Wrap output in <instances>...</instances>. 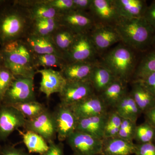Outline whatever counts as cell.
I'll list each match as a JSON object with an SVG mask.
<instances>
[{
  "mask_svg": "<svg viewBox=\"0 0 155 155\" xmlns=\"http://www.w3.org/2000/svg\"><path fill=\"white\" fill-rule=\"evenodd\" d=\"M135 80L140 82L148 91L155 97V72L150 73Z\"/></svg>",
  "mask_w": 155,
  "mask_h": 155,
  "instance_id": "cell-38",
  "label": "cell"
},
{
  "mask_svg": "<svg viewBox=\"0 0 155 155\" xmlns=\"http://www.w3.org/2000/svg\"><path fill=\"white\" fill-rule=\"evenodd\" d=\"M3 65L16 76L34 78L37 69L33 54L23 39L18 40L1 47Z\"/></svg>",
  "mask_w": 155,
  "mask_h": 155,
  "instance_id": "cell-3",
  "label": "cell"
},
{
  "mask_svg": "<svg viewBox=\"0 0 155 155\" xmlns=\"http://www.w3.org/2000/svg\"><path fill=\"white\" fill-rule=\"evenodd\" d=\"M31 52L35 54H54L62 56L52 40L51 37H44L28 34L23 39Z\"/></svg>",
  "mask_w": 155,
  "mask_h": 155,
  "instance_id": "cell-22",
  "label": "cell"
},
{
  "mask_svg": "<svg viewBox=\"0 0 155 155\" xmlns=\"http://www.w3.org/2000/svg\"><path fill=\"white\" fill-rule=\"evenodd\" d=\"M12 106L19 110L27 119L35 118L47 109L44 105L36 101L21 103Z\"/></svg>",
  "mask_w": 155,
  "mask_h": 155,
  "instance_id": "cell-31",
  "label": "cell"
},
{
  "mask_svg": "<svg viewBox=\"0 0 155 155\" xmlns=\"http://www.w3.org/2000/svg\"><path fill=\"white\" fill-rule=\"evenodd\" d=\"M0 155H31L22 149L17 147L13 145L2 146L0 149Z\"/></svg>",
  "mask_w": 155,
  "mask_h": 155,
  "instance_id": "cell-40",
  "label": "cell"
},
{
  "mask_svg": "<svg viewBox=\"0 0 155 155\" xmlns=\"http://www.w3.org/2000/svg\"><path fill=\"white\" fill-rule=\"evenodd\" d=\"M155 139V129L148 122H145L137 125L134 140L137 144L154 142Z\"/></svg>",
  "mask_w": 155,
  "mask_h": 155,
  "instance_id": "cell-33",
  "label": "cell"
},
{
  "mask_svg": "<svg viewBox=\"0 0 155 155\" xmlns=\"http://www.w3.org/2000/svg\"><path fill=\"white\" fill-rule=\"evenodd\" d=\"M23 128L25 130H31L38 134L48 142L54 141L57 137L54 114L48 109L35 118L26 119Z\"/></svg>",
  "mask_w": 155,
  "mask_h": 155,
  "instance_id": "cell-10",
  "label": "cell"
},
{
  "mask_svg": "<svg viewBox=\"0 0 155 155\" xmlns=\"http://www.w3.org/2000/svg\"><path fill=\"white\" fill-rule=\"evenodd\" d=\"M126 83L116 78L105 90L99 94L107 107L115 108L127 93Z\"/></svg>",
  "mask_w": 155,
  "mask_h": 155,
  "instance_id": "cell-25",
  "label": "cell"
},
{
  "mask_svg": "<svg viewBox=\"0 0 155 155\" xmlns=\"http://www.w3.org/2000/svg\"><path fill=\"white\" fill-rule=\"evenodd\" d=\"M116 79L111 71L101 62L98 61L92 71L89 81L94 91L100 94Z\"/></svg>",
  "mask_w": 155,
  "mask_h": 155,
  "instance_id": "cell-23",
  "label": "cell"
},
{
  "mask_svg": "<svg viewBox=\"0 0 155 155\" xmlns=\"http://www.w3.org/2000/svg\"><path fill=\"white\" fill-rule=\"evenodd\" d=\"M3 65V60L2 56L1 55V53H0V66Z\"/></svg>",
  "mask_w": 155,
  "mask_h": 155,
  "instance_id": "cell-47",
  "label": "cell"
},
{
  "mask_svg": "<svg viewBox=\"0 0 155 155\" xmlns=\"http://www.w3.org/2000/svg\"><path fill=\"white\" fill-rule=\"evenodd\" d=\"M74 155H102L103 140L88 134L76 131L67 139Z\"/></svg>",
  "mask_w": 155,
  "mask_h": 155,
  "instance_id": "cell-7",
  "label": "cell"
},
{
  "mask_svg": "<svg viewBox=\"0 0 155 155\" xmlns=\"http://www.w3.org/2000/svg\"><path fill=\"white\" fill-rule=\"evenodd\" d=\"M15 75L3 65L0 66V104L14 80Z\"/></svg>",
  "mask_w": 155,
  "mask_h": 155,
  "instance_id": "cell-35",
  "label": "cell"
},
{
  "mask_svg": "<svg viewBox=\"0 0 155 155\" xmlns=\"http://www.w3.org/2000/svg\"><path fill=\"white\" fill-rule=\"evenodd\" d=\"M88 33L98 54L104 52L115 44L121 42L119 34L113 25L95 24Z\"/></svg>",
  "mask_w": 155,
  "mask_h": 155,
  "instance_id": "cell-11",
  "label": "cell"
},
{
  "mask_svg": "<svg viewBox=\"0 0 155 155\" xmlns=\"http://www.w3.org/2000/svg\"><path fill=\"white\" fill-rule=\"evenodd\" d=\"M136 126V122L129 119H122L117 137L126 140L133 141Z\"/></svg>",
  "mask_w": 155,
  "mask_h": 155,
  "instance_id": "cell-36",
  "label": "cell"
},
{
  "mask_svg": "<svg viewBox=\"0 0 155 155\" xmlns=\"http://www.w3.org/2000/svg\"><path fill=\"white\" fill-rule=\"evenodd\" d=\"M151 46L154 48V49H155L154 51H155V32L154 35L153 37L152 41Z\"/></svg>",
  "mask_w": 155,
  "mask_h": 155,
  "instance_id": "cell-45",
  "label": "cell"
},
{
  "mask_svg": "<svg viewBox=\"0 0 155 155\" xmlns=\"http://www.w3.org/2000/svg\"><path fill=\"white\" fill-rule=\"evenodd\" d=\"M119 16L126 19L143 17L148 6L144 0H114Z\"/></svg>",
  "mask_w": 155,
  "mask_h": 155,
  "instance_id": "cell-21",
  "label": "cell"
},
{
  "mask_svg": "<svg viewBox=\"0 0 155 155\" xmlns=\"http://www.w3.org/2000/svg\"><path fill=\"white\" fill-rule=\"evenodd\" d=\"M121 42L137 51H143L151 45L155 30L144 17L126 19L120 17L114 25Z\"/></svg>",
  "mask_w": 155,
  "mask_h": 155,
  "instance_id": "cell-2",
  "label": "cell"
},
{
  "mask_svg": "<svg viewBox=\"0 0 155 155\" xmlns=\"http://www.w3.org/2000/svg\"><path fill=\"white\" fill-rule=\"evenodd\" d=\"M122 119L114 110L108 113L107 119L105 127L104 139L118 136Z\"/></svg>",
  "mask_w": 155,
  "mask_h": 155,
  "instance_id": "cell-34",
  "label": "cell"
},
{
  "mask_svg": "<svg viewBox=\"0 0 155 155\" xmlns=\"http://www.w3.org/2000/svg\"><path fill=\"white\" fill-rule=\"evenodd\" d=\"M56 19H37L31 21L28 34L50 37L60 26Z\"/></svg>",
  "mask_w": 155,
  "mask_h": 155,
  "instance_id": "cell-29",
  "label": "cell"
},
{
  "mask_svg": "<svg viewBox=\"0 0 155 155\" xmlns=\"http://www.w3.org/2000/svg\"><path fill=\"white\" fill-rule=\"evenodd\" d=\"M31 20L28 11L17 1H7L0 9V45L23 39L29 33Z\"/></svg>",
  "mask_w": 155,
  "mask_h": 155,
  "instance_id": "cell-1",
  "label": "cell"
},
{
  "mask_svg": "<svg viewBox=\"0 0 155 155\" xmlns=\"http://www.w3.org/2000/svg\"><path fill=\"white\" fill-rule=\"evenodd\" d=\"M108 115V112L98 116L78 119L76 130L103 140Z\"/></svg>",
  "mask_w": 155,
  "mask_h": 155,
  "instance_id": "cell-19",
  "label": "cell"
},
{
  "mask_svg": "<svg viewBox=\"0 0 155 155\" xmlns=\"http://www.w3.org/2000/svg\"><path fill=\"white\" fill-rule=\"evenodd\" d=\"M130 93L142 113L155 107V97L138 81L132 82Z\"/></svg>",
  "mask_w": 155,
  "mask_h": 155,
  "instance_id": "cell-24",
  "label": "cell"
},
{
  "mask_svg": "<svg viewBox=\"0 0 155 155\" xmlns=\"http://www.w3.org/2000/svg\"><path fill=\"white\" fill-rule=\"evenodd\" d=\"M18 130L28 153L40 155L47 150L48 143L41 136L31 130Z\"/></svg>",
  "mask_w": 155,
  "mask_h": 155,
  "instance_id": "cell-27",
  "label": "cell"
},
{
  "mask_svg": "<svg viewBox=\"0 0 155 155\" xmlns=\"http://www.w3.org/2000/svg\"><path fill=\"white\" fill-rule=\"evenodd\" d=\"M154 143H155V139L154 141Z\"/></svg>",
  "mask_w": 155,
  "mask_h": 155,
  "instance_id": "cell-49",
  "label": "cell"
},
{
  "mask_svg": "<svg viewBox=\"0 0 155 155\" xmlns=\"http://www.w3.org/2000/svg\"><path fill=\"white\" fill-rule=\"evenodd\" d=\"M58 19L60 25L67 27L76 34L88 33L95 25L89 13L74 10L60 14Z\"/></svg>",
  "mask_w": 155,
  "mask_h": 155,
  "instance_id": "cell-12",
  "label": "cell"
},
{
  "mask_svg": "<svg viewBox=\"0 0 155 155\" xmlns=\"http://www.w3.org/2000/svg\"><path fill=\"white\" fill-rule=\"evenodd\" d=\"M33 58L35 66L37 69L40 67H44V69L59 67L61 69L67 63L62 56L56 54H33Z\"/></svg>",
  "mask_w": 155,
  "mask_h": 155,
  "instance_id": "cell-30",
  "label": "cell"
},
{
  "mask_svg": "<svg viewBox=\"0 0 155 155\" xmlns=\"http://www.w3.org/2000/svg\"><path fill=\"white\" fill-rule=\"evenodd\" d=\"M47 2L60 14L73 10V0H47Z\"/></svg>",
  "mask_w": 155,
  "mask_h": 155,
  "instance_id": "cell-37",
  "label": "cell"
},
{
  "mask_svg": "<svg viewBox=\"0 0 155 155\" xmlns=\"http://www.w3.org/2000/svg\"><path fill=\"white\" fill-rule=\"evenodd\" d=\"M114 109L122 119H129L136 123L139 116L142 113L130 93L125 94Z\"/></svg>",
  "mask_w": 155,
  "mask_h": 155,
  "instance_id": "cell-26",
  "label": "cell"
},
{
  "mask_svg": "<svg viewBox=\"0 0 155 155\" xmlns=\"http://www.w3.org/2000/svg\"><path fill=\"white\" fill-rule=\"evenodd\" d=\"M155 72V51L147 54L137 64L134 74L135 79Z\"/></svg>",
  "mask_w": 155,
  "mask_h": 155,
  "instance_id": "cell-32",
  "label": "cell"
},
{
  "mask_svg": "<svg viewBox=\"0 0 155 155\" xmlns=\"http://www.w3.org/2000/svg\"><path fill=\"white\" fill-rule=\"evenodd\" d=\"M73 10L87 12L89 11L92 0H73Z\"/></svg>",
  "mask_w": 155,
  "mask_h": 155,
  "instance_id": "cell-43",
  "label": "cell"
},
{
  "mask_svg": "<svg viewBox=\"0 0 155 155\" xmlns=\"http://www.w3.org/2000/svg\"><path fill=\"white\" fill-rule=\"evenodd\" d=\"M98 61L67 63L60 71L67 81H89L92 71Z\"/></svg>",
  "mask_w": 155,
  "mask_h": 155,
  "instance_id": "cell-17",
  "label": "cell"
},
{
  "mask_svg": "<svg viewBox=\"0 0 155 155\" xmlns=\"http://www.w3.org/2000/svg\"><path fill=\"white\" fill-rule=\"evenodd\" d=\"M2 146L1 145V144H0V149H1V147H2Z\"/></svg>",
  "mask_w": 155,
  "mask_h": 155,
  "instance_id": "cell-48",
  "label": "cell"
},
{
  "mask_svg": "<svg viewBox=\"0 0 155 155\" xmlns=\"http://www.w3.org/2000/svg\"><path fill=\"white\" fill-rule=\"evenodd\" d=\"M7 1H2V0H0V9L2 8L3 6L5 5Z\"/></svg>",
  "mask_w": 155,
  "mask_h": 155,
  "instance_id": "cell-46",
  "label": "cell"
},
{
  "mask_svg": "<svg viewBox=\"0 0 155 155\" xmlns=\"http://www.w3.org/2000/svg\"><path fill=\"white\" fill-rule=\"evenodd\" d=\"M95 93L89 81H67L63 90L59 94L60 104L70 107Z\"/></svg>",
  "mask_w": 155,
  "mask_h": 155,
  "instance_id": "cell-13",
  "label": "cell"
},
{
  "mask_svg": "<svg viewBox=\"0 0 155 155\" xmlns=\"http://www.w3.org/2000/svg\"><path fill=\"white\" fill-rule=\"evenodd\" d=\"M74 155V154H73V155Z\"/></svg>",
  "mask_w": 155,
  "mask_h": 155,
  "instance_id": "cell-50",
  "label": "cell"
},
{
  "mask_svg": "<svg viewBox=\"0 0 155 155\" xmlns=\"http://www.w3.org/2000/svg\"><path fill=\"white\" fill-rule=\"evenodd\" d=\"M135 51L121 42L104 55L100 62L116 78L127 83L134 75L137 65Z\"/></svg>",
  "mask_w": 155,
  "mask_h": 155,
  "instance_id": "cell-4",
  "label": "cell"
},
{
  "mask_svg": "<svg viewBox=\"0 0 155 155\" xmlns=\"http://www.w3.org/2000/svg\"><path fill=\"white\" fill-rule=\"evenodd\" d=\"M135 155H155V143L154 142L136 144Z\"/></svg>",
  "mask_w": 155,
  "mask_h": 155,
  "instance_id": "cell-39",
  "label": "cell"
},
{
  "mask_svg": "<svg viewBox=\"0 0 155 155\" xmlns=\"http://www.w3.org/2000/svg\"><path fill=\"white\" fill-rule=\"evenodd\" d=\"M88 33L76 35L73 43L65 54L67 63L96 61L98 55Z\"/></svg>",
  "mask_w": 155,
  "mask_h": 155,
  "instance_id": "cell-6",
  "label": "cell"
},
{
  "mask_svg": "<svg viewBox=\"0 0 155 155\" xmlns=\"http://www.w3.org/2000/svg\"><path fill=\"white\" fill-rule=\"evenodd\" d=\"M57 137L60 142L66 140L77 129L78 119L68 106L59 104L54 112Z\"/></svg>",
  "mask_w": 155,
  "mask_h": 155,
  "instance_id": "cell-9",
  "label": "cell"
},
{
  "mask_svg": "<svg viewBox=\"0 0 155 155\" xmlns=\"http://www.w3.org/2000/svg\"><path fill=\"white\" fill-rule=\"evenodd\" d=\"M41 75L39 91L49 98L54 94H60L67 83L61 71L52 68L38 69L36 73Z\"/></svg>",
  "mask_w": 155,
  "mask_h": 155,
  "instance_id": "cell-16",
  "label": "cell"
},
{
  "mask_svg": "<svg viewBox=\"0 0 155 155\" xmlns=\"http://www.w3.org/2000/svg\"><path fill=\"white\" fill-rule=\"evenodd\" d=\"M76 35L69 28L60 25L51 36L56 47L64 57L72 46Z\"/></svg>",
  "mask_w": 155,
  "mask_h": 155,
  "instance_id": "cell-28",
  "label": "cell"
},
{
  "mask_svg": "<svg viewBox=\"0 0 155 155\" xmlns=\"http://www.w3.org/2000/svg\"><path fill=\"white\" fill-rule=\"evenodd\" d=\"M135 150L133 141L116 137L103 139L102 155H131Z\"/></svg>",
  "mask_w": 155,
  "mask_h": 155,
  "instance_id": "cell-20",
  "label": "cell"
},
{
  "mask_svg": "<svg viewBox=\"0 0 155 155\" xmlns=\"http://www.w3.org/2000/svg\"><path fill=\"white\" fill-rule=\"evenodd\" d=\"M146 121L155 129V107L144 113Z\"/></svg>",
  "mask_w": 155,
  "mask_h": 155,
  "instance_id": "cell-44",
  "label": "cell"
},
{
  "mask_svg": "<svg viewBox=\"0 0 155 155\" xmlns=\"http://www.w3.org/2000/svg\"><path fill=\"white\" fill-rule=\"evenodd\" d=\"M0 105H1V104H0Z\"/></svg>",
  "mask_w": 155,
  "mask_h": 155,
  "instance_id": "cell-51",
  "label": "cell"
},
{
  "mask_svg": "<svg viewBox=\"0 0 155 155\" xmlns=\"http://www.w3.org/2000/svg\"><path fill=\"white\" fill-rule=\"evenodd\" d=\"M48 148L46 151L38 155H65L64 145L62 142L57 143L55 141L48 142Z\"/></svg>",
  "mask_w": 155,
  "mask_h": 155,
  "instance_id": "cell-41",
  "label": "cell"
},
{
  "mask_svg": "<svg viewBox=\"0 0 155 155\" xmlns=\"http://www.w3.org/2000/svg\"><path fill=\"white\" fill-rule=\"evenodd\" d=\"M143 17L155 30V1L148 6Z\"/></svg>",
  "mask_w": 155,
  "mask_h": 155,
  "instance_id": "cell-42",
  "label": "cell"
},
{
  "mask_svg": "<svg viewBox=\"0 0 155 155\" xmlns=\"http://www.w3.org/2000/svg\"><path fill=\"white\" fill-rule=\"evenodd\" d=\"M89 11L95 24L114 26L120 18L114 0H92Z\"/></svg>",
  "mask_w": 155,
  "mask_h": 155,
  "instance_id": "cell-14",
  "label": "cell"
},
{
  "mask_svg": "<svg viewBox=\"0 0 155 155\" xmlns=\"http://www.w3.org/2000/svg\"><path fill=\"white\" fill-rule=\"evenodd\" d=\"M26 118L12 106L0 105V142L5 141L15 130L24 128Z\"/></svg>",
  "mask_w": 155,
  "mask_h": 155,
  "instance_id": "cell-8",
  "label": "cell"
},
{
  "mask_svg": "<svg viewBox=\"0 0 155 155\" xmlns=\"http://www.w3.org/2000/svg\"><path fill=\"white\" fill-rule=\"evenodd\" d=\"M69 107L78 119L108 113L107 107L100 96L95 93Z\"/></svg>",
  "mask_w": 155,
  "mask_h": 155,
  "instance_id": "cell-15",
  "label": "cell"
},
{
  "mask_svg": "<svg viewBox=\"0 0 155 155\" xmlns=\"http://www.w3.org/2000/svg\"><path fill=\"white\" fill-rule=\"evenodd\" d=\"M35 101L34 78L15 75L1 104L13 106Z\"/></svg>",
  "mask_w": 155,
  "mask_h": 155,
  "instance_id": "cell-5",
  "label": "cell"
},
{
  "mask_svg": "<svg viewBox=\"0 0 155 155\" xmlns=\"http://www.w3.org/2000/svg\"><path fill=\"white\" fill-rule=\"evenodd\" d=\"M28 11L31 20L37 19H58L60 14L50 5L47 0L17 1Z\"/></svg>",
  "mask_w": 155,
  "mask_h": 155,
  "instance_id": "cell-18",
  "label": "cell"
}]
</instances>
